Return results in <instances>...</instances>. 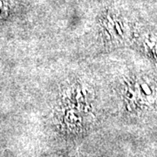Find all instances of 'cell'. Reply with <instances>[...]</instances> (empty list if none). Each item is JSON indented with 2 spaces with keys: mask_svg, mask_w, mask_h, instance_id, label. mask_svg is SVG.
Here are the masks:
<instances>
[{
  "mask_svg": "<svg viewBox=\"0 0 157 157\" xmlns=\"http://www.w3.org/2000/svg\"><path fill=\"white\" fill-rule=\"evenodd\" d=\"M102 32L107 41H122L125 36V28L121 22L114 18L107 17L103 23Z\"/></svg>",
  "mask_w": 157,
  "mask_h": 157,
  "instance_id": "cell-3",
  "label": "cell"
},
{
  "mask_svg": "<svg viewBox=\"0 0 157 157\" xmlns=\"http://www.w3.org/2000/svg\"><path fill=\"white\" fill-rule=\"evenodd\" d=\"M64 93L63 101H67V103L72 107H86L89 105V91L84 86L80 84L73 85L67 88Z\"/></svg>",
  "mask_w": 157,
  "mask_h": 157,
  "instance_id": "cell-2",
  "label": "cell"
},
{
  "mask_svg": "<svg viewBox=\"0 0 157 157\" xmlns=\"http://www.w3.org/2000/svg\"><path fill=\"white\" fill-rule=\"evenodd\" d=\"M124 97L131 107L151 105L157 99L156 85L148 78H135L127 85Z\"/></svg>",
  "mask_w": 157,
  "mask_h": 157,
  "instance_id": "cell-1",
  "label": "cell"
}]
</instances>
